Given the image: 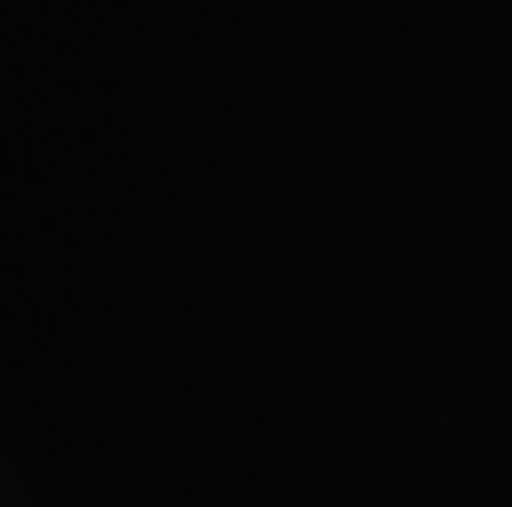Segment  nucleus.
Wrapping results in <instances>:
<instances>
[]
</instances>
